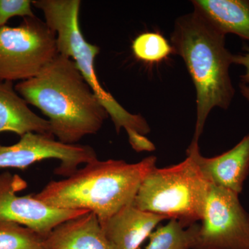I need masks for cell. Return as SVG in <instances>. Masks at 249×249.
Wrapping results in <instances>:
<instances>
[{
	"mask_svg": "<svg viewBox=\"0 0 249 249\" xmlns=\"http://www.w3.org/2000/svg\"><path fill=\"white\" fill-rule=\"evenodd\" d=\"M15 89L49 118L52 134L62 143L75 145L98 133L109 116L74 61L63 54Z\"/></svg>",
	"mask_w": 249,
	"mask_h": 249,
	"instance_id": "obj_1",
	"label": "cell"
},
{
	"mask_svg": "<svg viewBox=\"0 0 249 249\" xmlns=\"http://www.w3.org/2000/svg\"><path fill=\"white\" fill-rule=\"evenodd\" d=\"M6 132L20 137L28 133L53 136L50 122L31 110L14 83L0 80V133Z\"/></svg>",
	"mask_w": 249,
	"mask_h": 249,
	"instance_id": "obj_13",
	"label": "cell"
},
{
	"mask_svg": "<svg viewBox=\"0 0 249 249\" xmlns=\"http://www.w3.org/2000/svg\"><path fill=\"white\" fill-rule=\"evenodd\" d=\"M127 133L128 135L129 143L135 151L150 152L155 150V145L142 134L136 131H130Z\"/></svg>",
	"mask_w": 249,
	"mask_h": 249,
	"instance_id": "obj_19",
	"label": "cell"
},
{
	"mask_svg": "<svg viewBox=\"0 0 249 249\" xmlns=\"http://www.w3.org/2000/svg\"><path fill=\"white\" fill-rule=\"evenodd\" d=\"M97 159L92 147L62 143L49 134H26L11 145H3L0 142V169L24 170L40 160H57L60 164L54 173L67 178L74 173L80 164H87Z\"/></svg>",
	"mask_w": 249,
	"mask_h": 249,
	"instance_id": "obj_8",
	"label": "cell"
},
{
	"mask_svg": "<svg viewBox=\"0 0 249 249\" xmlns=\"http://www.w3.org/2000/svg\"><path fill=\"white\" fill-rule=\"evenodd\" d=\"M198 229L196 223L186 228L176 219H170L166 225L152 232L145 249H193Z\"/></svg>",
	"mask_w": 249,
	"mask_h": 249,
	"instance_id": "obj_15",
	"label": "cell"
},
{
	"mask_svg": "<svg viewBox=\"0 0 249 249\" xmlns=\"http://www.w3.org/2000/svg\"><path fill=\"white\" fill-rule=\"evenodd\" d=\"M187 155L192 156L210 184L240 195L249 174V134L235 146L211 158L203 157L199 142H191Z\"/></svg>",
	"mask_w": 249,
	"mask_h": 249,
	"instance_id": "obj_10",
	"label": "cell"
},
{
	"mask_svg": "<svg viewBox=\"0 0 249 249\" xmlns=\"http://www.w3.org/2000/svg\"><path fill=\"white\" fill-rule=\"evenodd\" d=\"M239 88H240V93H242V96L249 102V86L240 83L239 85Z\"/></svg>",
	"mask_w": 249,
	"mask_h": 249,
	"instance_id": "obj_21",
	"label": "cell"
},
{
	"mask_svg": "<svg viewBox=\"0 0 249 249\" xmlns=\"http://www.w3.org/2000/svg\"><path fill=\"white\" fill-rule=\"evenodd\" d=\"M210 188L196 160L187 155L178 164L155 167L142 181L133 204L187 228L201 221Z\"/></svg>",
	"mask_w": 249,
	"mask_h": 249,
	"instance_id": "obj_5",
	"label": "cell"
},
{
	"mask_svg": "<svg viewBox=\"0 0 249 249\" xmlns=\"http://www.w3.org/2000/svg\"><path fill=\"white\" fill-rule=\"evenodd\" d=\"M58 54L56 33L36 16L0 28V80L34 78Z\"/></svg>",
	"mask_w": 249,
	"mask_h": 249,
	"instance_id": "obj_6",
	"label": "cell"
},
{
	"mask_svg": "<svg viewBox=\"0 0 249 249\" xmlns=\"http://www.w3.org/2000/svg\"><path fill=\"white\" fill-rule=\"evenodd\" d=\"M167 219L127 205L101 224L105 235L116 249H139L157 226Z\"/></svg>",
	"mask_w": 249,
	"mask_h": 249,
	"instance_id": "obj_11",
	"label": "cell"
},
{
	"mask_svg": "<svg viewBox=\"0 0 249 249\" xmlns=\"http://www.w3.org/2000/svg\"><path fill=\"white\" fill-rule=\"evenodd\" d=\"M32 5L42 11L46 24L57 34L59 53L74 61L82 76L91 88L99 102L106 108L115 125L117 133L124 127L126 132L136 131L145 135L150 127L142 116L132 114L124 109L111 93L100 84L95 59L100 48L85 40L80 29V0H35Z\"/></svg>",
	"mask_w": 249,
	"mask_h": 249,
	"instance_id": "obj_4",
	"label": "cell"
},
{
	"mask_svg": "<svg viewBox=\"0 0 249 249\" xmlns=\"http://www.w3.org/2000/svg\"><path fill=\"white\" fill-rule=\"evenodd\" d=\"M194 11L223 34H235L249 41V1L195 0Z\"/></svg>",
	"mask_w": 249,
	"mask_h": 249,
	"instance_id": "obj_14",
	"label": "cell"
},
{
	"mask_svg": "<svg viewBox=\"0 0 249 249\" xmlns=\"http://www.w3.org/2000/svg\"><path fill=\"white\" fill-rule=\"evenodd\" d=\"M193 249H249V213L239 195L211 185Z\"/></svg>",
	"mask_w": 249,
	"mask_h": 249,
	"instance_id": "obj_7",
	"label": "cell"
},
{
	"mask_svg": "<svg viewBox=\"0 0 249 249\" xmlns=\"http://www.w3.org/2000/svg\"><path fill=\"white\" fill-rule=\"evenodd\" d=\"M243 53L240 54H234L232 64L241 65L245 68V72L244 74L241 75V83L247 85L249 84V46L244 45Z\"/></svg>",
	"mask_w": 249,
	"mask_h": 249,
	"instance_id": "obj_20",
	"label": "cell"
},
{
	"mask_svg": "<svg viewBox=\"0 0 249 249\" xmlns=\"http://www.w3.org/2000/svg\"><path fill=\"white\" fill-rule=\"evenodd\" d=\"M27 183L17 174L0 173V221L17 223L46 238L62 223L89 212L51 207L37 200L34 194L18 196Z\"/></svg>",
	"mask_w": 249,
	"mask_h": 249,
	"instance_id": "obj_9",
	"label": "cell"
},
{
	"mask_svg": "<svg viewBox=\"0 0 249 249\" xmlns=\"http://www.w3.org/2000/svg\"><path fill=\"white\" fill-rule=\"evenodd\" d=\"M35 17L30 0H0V28L6 26L10 18Z\"/></svg>",
	"mask_w": 249,
	"mask_h": 249,
	"instance_id": "obj_18",
	"label": "cell"
},
{
	"mask_svg": "<svg viewBox=\"0 0 249 249\" xmlns=\"http://www.w3.org/2000/svg\"><path fill=\"white\" fill-rule=\"evenodd\" d=\"M156 163L155 156L136 163L97 159L64 179L50 181L34 196L55 209L89 211L102 224L133 204L141 184L157 167Z\"/></svg>",
	"mask_w": 249,
	"mask_h": 249,
	"instance_id": "obj_2",
	"label": "cell"
},
{
	"mask_svg": "<svg viewBox=\"0 0 249 249\" xmlns=\"http://www.w3.org/2000/svg\"><path fill=\"white\" fill-rule=\"evenodd\" d=\"M44 247L45 249H116L91 212L60 224L46 237Z\"/></svg>",
	"mask_w": 249,
	"mask_h": 249,
	"instance_id": "obj_12",
	"label": "cell"
},
{
	"mask_svg": "<svg viewBox=\"0 0 249 249\" xmlns=\"http://www.w3.org/2000/svg\"><path fill=\"white\" fill-rule=\"evenodd\" d=\"M170 40L196 88V121L192 142H199L210 112L214 107L229 109L235 96L229 72L234 54L226 47V35L195 11L177 19Z\"/></svg>",
	"mask_w": 249,
	"mask_h": 249,
	"instance_id": "obj_3",
	"label": "cell"
},
{
	"mask_svg": "<svg viewBox=\"0 0 249 249\" xmlns=\"http://www.w3.org/2000/svg\"><path fill=\"white\" fill-rule=\"evenodd\" d=\"M45 238L17 223L0 221V249H45Z\"/></svg>",
	"mask_w": 249,
	"mask_h": 249,
	"instance_id": "obj_16",
	"label": "cell"
},
{
	"mask_svg": "<svg viewBox=\"0 0 249 249\" xmlns=\"http://www.w3.org/2000/svg\"><path fill=\"white\" fill-rule=\"evenodd\" d=\"M132 51L139 60L147 63H157L174 53L168 41L157 33H144L132 42Z\"/></svg>",
	"mask_w": 249,
	"mask_h": 249,
	"instance_id": "obj_17",
	"label": "cell"
}]
</instances>
